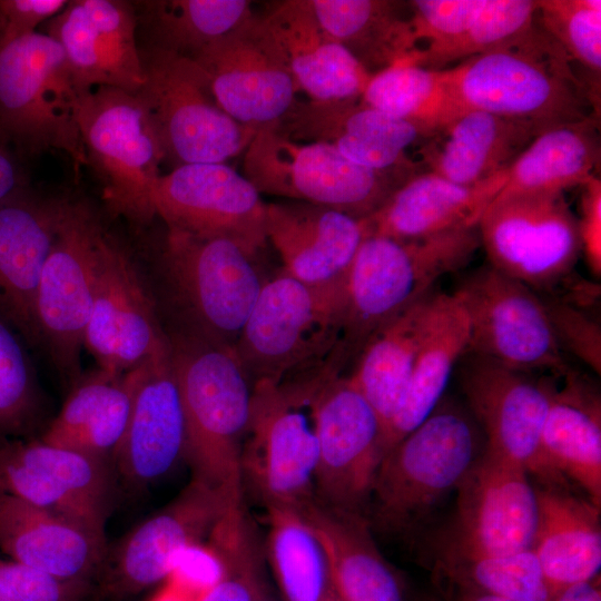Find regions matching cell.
<instances>
[{"label":"cell","mask_w":601,"mask_h":601,"mask_svg":"<svg viewBox=\"0 0 601 601\" xmlns=\"http://www.w3.org/2000/svg\"><path fill=\"white\" fill-rule=\"evenodd\" d=\"M334 372L326 365L282 383L253 384L240 469L243 483L266 508L299 510L316 496V402Z\"/></svg>","instance_id":"8992f818"},{"label":"cell","mask_w":601,"mask_h":601,"mask_svg":"<svg viewBox=\"0 0 601 601\" xmlns=\"http://www.w3.org/2000/svg\"><path fill=\"white\" fill-rule=\"evenodd\" d=\"M469 341V319L461 303L452 293L435 292L405 395L381 440L382 459L444 397Z\"/></svg>","instance_id":"836d02e7"},{"label":"cell","mask_w":601,"mask_h":601,"mask_svg":"<svg viewBox=\"0 0 601 601\" xmlns=\"http://www.w3.org/2000/svg\"><path fill=\"white\" fill-rule=\"evenodd\" d=\"M168 343L184 410V460L194 480L240 504V456L253 384L235 347L189 331Z\"/></svg>","instance_id":"7a4b0ae2"},{"label":"cell","mask_w":601,"mask_h":601,"mask_svg":"<svg viewBox=\"0 0 601 601\" xmlns=\"http://www.w3.org/2000/svg\"><path fill=\"white\" fill-rule=\"evenodd\" d=\"M91 581L63 579L0 556V601H86Z\"/></svg>","instance_id":"c3c4849f"},{"label":"cell","mask_w":601,"mask_h":601,"mask_svg":"<svg viewBox=\"0 0 601 601\" xmlns=\"http://www.w3.org/2000/svg\"><path fill=\"white\" fill-rule=\"evenodd\" d=\"M42 414V396L19 333L0 315V439L32 431Z\"/></svg>","instance_id":"bcb514c9"},{"label":"cell","mask_w":601,"mask_h":601,"mask_svg":"<svg viewBox=\"0 0 601 601\" xmlns=\"http://www.w3.org/2000/svg\"><path fill=\"white\" fill-rule=\"evenodd\" d=\"M415 169L376 170L331 146L299 142L262 126L245 151L244 176L259 194L324 206L357 220L374 214Z\"/></svg>","instance_id":"9c48e42d"},{"label":"cell","mask_w":601,"mask_h":601,"mask_svg":"<svg viewBox=\"0 0 601 601\" xmlns=\"http://www.w3.org/2000/svg\"><path fill=\"white\" fill-rule=\"evenodd\" d=\"M106 234L90 207L70 200L38 284V345L70 388L82 376L80 353Z\"/></svg>","instance_id":"4fadbf2b"},{"label":"cell","mask_w":601,"mask_h":601,"mask_svg":"<svg viewBox=\"0 0 601 601\" xmlns=\"http://www.w3.org/2000/svg\"><path fill=\"white\" fill-rule=\"evenodd\" d=\"M257 601H273L272 599H269L267 597V594L265 593L260 599H258Z\"/></svg>","instance_id":"680465c9"},{"label":"cell","mask_w":601,"mask_h":601,"mask_svg":"<svg viewBox=\"0 0 601 601\" xmlns=\"http://www.w3.org/2000/svg\"><path fill=\"white\" fill-rule=\"evenodd\" d=\"M191 59L221 109L240 124L276 122L296 101L298 87L260 17L254 14Z\"/></svg>","instance_id":"44dd1931"},{"label":"cell","mask_w":601,"mask_h":601,"mask_svg":"<svg viewBox=\"0 0 601 601\" xmlns=\"http://www.w3.org/2000/svg\"><path fill=\"white\" fill-rule=\"evenodd\" d=\"M504 183L505 171L474 186L430 171L414 174L362 220L365 235L408 240L477 227Z\"/></svg>","instance_id":"f1b7e54d"},{"label":"cell","mask_w":601,"mask_h":601,"mask_svg":"<svg viewBox=\"0 0 601 601\" xmlns=\"http://www.w3.org/2000/svg\"><path fill=\"white\" fill-rule=\"evenodd\" d=\"M465 405L486 437L487 449L520 463L542 487L566 489L541 449V433L549 405V375L505 367L466 352L457 366Z\"/></svg>","instance_id":"9a60e30c"},{"label":"cell","mask_w":601,"mask_h":601,"mask_svg":"<svg viewBox=\"0 0 601 601\" xmlns=\"http://www.w3.org/2000/svg\"><path fill=\"white\" fill-rule=\"evenodd\" d=\"M485 0H414L410 22L418 43L437 47L462 35L475 20Z\"/></svg>","instance_id":"f907efd6"},{"label":"cell","mask_w":601,"mask_h":601,"mask_svg":"<svg viewBox=\"0 0 601 601\" xmlns=\"http://www.w3.org/2000/svg\"><path fill=\"white\" fill-rule=\"evenodd\" d=\"M257 255L229 238L167 229L162 265L189 332L235 347L267 279Z\"/></svg>","instance_id":"30bf717a"},{"label":"cell","mask_w":601,"mask_h":601,"mask_svg":"<svg viewBox=\"0 0 601 601\" xmlns=\"http://www.w3.org/2000/svg\"><path fill=\"white\" fill-rule=\"evenodd\" d=\"M439 568L463 590L509 601H551L552 593L532 549L504 554L443 551Z\"/></svg>","instance_id":"7bdbcfd3"},{"label":"cell","mask_w":601,"mask_h":601,"mask_svg":"<svg viewBox=\"0 0 601 601\" xmlns=\"http://www.w3.org/2000/svg\"><path fill=\"white\" fill-rule=\"evenodd\" d=\"M381 435L380 420L367 400L348 376L332 373L316 402L319 501L364 514L382 461Z\"/></svg>","instance_id":"ac0fdd59"},{"label":"cell","mask_w":601,"mask_h":601,"mask_svg":"<svg viewBox=\"0 0 601 601\" xmlns=\"http://www.w3.org/2000/svg\"><path fill=\"white\" fill-rule=\"evenodd\" d=\"M275 129L290 140L319 142L348 160L376 170L415 169L406 149L427 138L417 126L358 99L296 100Z\"/></svg>","instance_id":"d4e9b609"},{"label":"cell","mask_w":601,"mask_h":601,"mask_svg":"<svg viewBox=\"0 0 601 601\" xmlns=\"http://www.w3.org/2000/svg\"><path fill=\"white\" fill-rule=\"evenodd\" d=\"M268 558L285 601L335 597L323 545L298 510L268 506Z\"/></svg>","instance_id":"60d3db41"},{"label":"cell","mask_w":601,"mask_h":601,"mask_svg":"<svg viewBox=\"0 0 601 601\" xmlns=\"http://www.w3.org/2000/svg\"><path fill=\"white\" fill-rule=\"evenodd\" d=\"M144 82L135 92L174 168L226 162L246 150L260 127L244 125L218 105L207 76L190 58L139 49Z\"/></svg>","instance_id":"ba28073f"},{"label":"cell","mask_w":601,"mask_h":601,"mask_svg":"<svg viewBox=\"0 0 601 601\" xmlns=\"http://www.w3.org/2000/svg\"><path fill=\"white\" fill-rule=\"evenodd\" d=\"M78 127L91 165L102 184L110 213L135 224L155 216L154 186L164 157L135 92L98 87L78 105Z\"/></svg>","instance_id":"8fae6325"},{"label":"cell","mask_w":601,"mask_h":601,"mask_svg":"<svg viewBox=\"0 0 601 601\" xmlns=\"http://www.w3.org/2000/svg\"><path fill=\"white\" fill-rule=\"evenodd\" d=\"M457 601H509L499 597L475 592L471 590L461 589L460 598Z\"/></svg>","instance_id":"6f0895ef"},{"label":"cell","mask_w":601,"mask_h":601,"mask_svg":"<svg viewBox=\"0 0 601 601\" xmlns=\"http://www.w3.org/2000/svg\"><path fill=\"white\" fill-rule=\"evenodd\" d=\"M328 35L370 75L410 59L418 49L405 4L391 0H311Z\"/></svg>","instance_id":"f35d334b"},{"label":"cell","mask_w":601,"mask_h":601,"mask_svg":"<svg viewBox=\"0 0 601 601\" xmlns=\"http://www.w3.org/2000/svg\"><path fill=\"white\" fill-rule=\"evenodd\" d=\"M434 294L435 289L380 325L364 343L348 375L375 411L381 440L405 395Z\"/></svg>","instance_id":"8d00e7d4"},{"label":"cell","mask_w":601,"mask_h":601,"mask_svg":"<svg viewBox=\"0 0 601 601\" xmlns=\"http://www.w3.org/2000/svg\"><path fill=\"white\" fill-rule=\"evenodd\" d=\"M107 548L106 538L0 491V552L10 560L95 582Z\"/></svg>","instance_id":"1f68e13d"},{"label":"cell","mask_w":601,"mask_h":601,"mask_svg":"<svg viewBox=\"0 0 601 601\" xmlns=\"http://www.w3.org/2000/svg\"><path fill=\"white\" fill-rule=\"evenodd\" d=\"M69 203L26 187L0 200V315L29 344L38 345V284Z\"/></svg>","instance_id":"484cf974"},{"label":"cell","mask_w":601,"mask_h":601,"mask_svg":"<svg viewBox=\"0 0 601 601\" xmlns=\"http://www.w3.org/2000/svg\"><path fill=\"white\" fill-rule=\"evenodd\" d=\"M346 311V279L309 285L280 273L267 278L235 352L252 384L282 383L333 362Z\"/></svg>","instance_id":"5b68a950"},{"label":"cell","mask_w":601,"mask_h":601,"mask_svg":"<svg viewBox=\"0 0 601 601\" xmlns=\"http://www.w3.org/2000/svg\"><path fill=\"white\" fill-rule=\"evenodd\" d=\"M535 20L571 61H577L600 80V0H539Z\"/></svg>","instance_id":"7dc6e473"},{"label":"cell","mask_w":601,"mask_h":601,"mask_svg":"<svg viewBox=\"0 0 601 601\" xmlns=\"http://www.w3.org/2000/svg\"><path fill=\"white\" fill-rule=\"evenodd\" d=\"M43 24L45 33L60 45L82 93L98 87L136 92L141 87L138 16L130 2L71 0Z\"/></svg>","instance_id":"cb8c5ba5"},{"label":"cell","mask_w":601,"mask_h":601,"mask_svg":"<svg viewBox=\"0 0 601 601\" xmlns=\"http://www.w3.org/2000/svg\"><path fill=\"white\" fill-rule=\"evenodd\" d=\"M208 541L225 564V574L201 601H257L265 592L256 539L243 504L228 509Z\"/></svg>","instance_id":"f6af8a7d"},{"label":"cell","mask_w":601,"mask_h":601,"mask_svg":"<svg viewBox=\"0 0 601 601\" xmlns=\"http://www.w3.org/2000/svg\"><path fill=\"white\" fill-rule=\"evenodd\" d=\"M580 215L577 217L581 254L594 276L601 275V180L593 176L581 186Z\"/></svg>","instance_id":"db71d44e"},{"label":"cell","mask_w":601,"mask_h":601,"mask_svg":"<svg viewBox=\"0 0 601 601\" xmlns=\"http://www.w3.org/2000/svg\"><path fill=\"white\" fill-rule=\"evenodd\" d=\"M134 368L125 374L101 370L82 375L40 441L110 463L130 414Z\"/></svg>","instance_id":"d590c367"},{"label":"cell","mask_w":601,"mask_h":601,"mask_svg":"<svg viewBox=\"0 0 601 601\" xmlns=\"http://www.w3.org/2000/svg\"><path fill=\"white\" fill-rule=\"evenodd\" d=\"M83 347L98 368L125 374L168 347L152 300L130 256L106 234Z\"/></svg>","instance_id":"7402d4cb"},{"label":"cell","mask_w":601,"mask_h":601,"mask_svg":"<svg viewBox=\"0 0 601 601\" xmlns=\"http://www.w3.org/2000/svg\"><path fill=\"white\" fill-rule=\"evenodd\" d=\"M544 127L482 110H464L436 129L420 150L427 171L474 186L508 170Z\"/></svg>","instance_id":"f546056e"},{"label":"cell","mask_w":601,"mask_h":601,"mask_svg":"<svg viewBox=\"0 0 601 601\" xmlns=\"http://www.w3.org/2000/svg\"><path fill=\"white\" fill-rule=\"evenodd\" d=\"M477 229L487 264L538 294H558L575 280L581 240L564 191L495 197Z\"/></svg>","instance_id":"7c38bea8"},{"label":"cell","mask_w":601,"mask_h":601,"mask_svg":"<svg viewBox=\"0 0 601 601\" xmlns=\"http://www.w3.org/2000/svg\"><path fill=\"white\" fill-rule=\"evenodd\" d=\"M455 491L453 533L445 551L486 555L532 549L536 493L520 463L485 447Z\"/></svg>","instance_id":"d6986e66"},{"label":"cell","mask_w":601,"mask_h":601,"mask_svg":"<svg viewBox=\"0 0 601 601\" xmlns=\"http://www.w3.org/2000/svg\"><path fill=\"white\" fill-rule=\"evenodd\" d=\"M597 116L543 129L505 171L496 197L564 191L582 186L600 167Z\"/></svg>","instance_id":"74e56055"},{"label":"cell","mask_w":601,"mask_h":601,"mask_svg":"<svg viewBox=\"0 0 601 601\" xmlns=\"http://www.w3.org/2000/svg\"><path fill=\"white\" fill-rule=\"evenodd\" d=\"M236 505L191 479L170 503L108 545L93 582V597L118 601L168 578L177 554L201 543L219 518Z\"/></svg>","instance_id":"2e32d148"},{"label":"cell","mask_w":601,"mask_h":601,"mask_svg":"<svg viewBox=\"0 0 601 601\" xmlns=\"http://www.w3.org/2000/svg\"><path fill=\"white\" fill-rule=\"evenodd\" d=\"M571 62L535 22L499 48L439 70L460 114L482 110L548 128L597 116V95Z\"/></svg>","instance_id":"6da1fadb"},{"label":"cell","mask_w":601,"mask_h":601,"mask_svg":"<svg viewBox=\"0 0 601 601\" xmlns=\"http://www.w3.org/2000/svg\"><path fill=\"white\" fill-rule=\"evenodd\" d=\"M66 0H0V51L16 40L36 32L58 14Z\"/></svg>","instance_id":"f5cc1de1"},{"label":"cell","mask_w":601,"mask_h":601,"mask_svg":"<svg viewBox=\"0 0 601 601\" xmlns=\"http://www.w3.org/2000/svg\"><path fill=\"white\" fill-rule=\"evenodd\" d=\"M298 511L323 545L337 601H403L401 583L364 514L332 508L316 496Z\"/></svg>","instance_id":"d6a6232c"},{"label":"cell","mask_w":601,"mask_h":601,"mask_svg":"<svg viewBox=\"0 0 601 601\" xmlns=\"http://www.w3.org/2000/svg\"><path fill=\"white\" fill-rule=\"evenodd\" d=\"M479 426L467 408L443 397L382 459L368 499L371 526L408 534L426 520L479 455Z\"/></svg>","instance_id":"277c9868"},{"label":"cell","mask_w":601,"mask_h":601,"mask_svg":"<svg viewBox=\"0 0 601 601\" xmlns=\"http://www.w3.org/2000/svg\"><path fill=\"white\" fill-rule=\"evenodd\" d=\"M139 3L138 22L148 33V46L190 59L254 16L252 2L247 0H151Z\"/></svg>","instance_id":"ab89813d"},{"label":"cell","mask_w":601,"mask_h":601,"mask_svg":"<svg viewBox=\"0 0 601 601\" xmlns=\"http://www.w3.org/2000/svg\"><path fill=\"white\" fill-rule=\"evenodd\" d=\"M152 204L167 229L229 238L258 253L266 245V203L225 162L184 165L160 175Z\"/></svg>","instance_id":"ffe728a7"},{"label":"cell","mask_w":601,"mask_h":601,"mask_svg":"<svg viewBox=\"0 0 601 601\" xmlns=\"http://www.w3.org/2000/svg\"><path fill=\"white\" fill-rule=\"evenodd\" d=\"M361 100L417 126L427 138L460 114L452 101L442 71L407 60L373 75Z\"/></svg>","instance_id":"b9f144b4"},{"label":"cell","mask_w":601,"mask_h":601,"mask_svg":"<svg viewBox=\"0 0 601 601\" xmlns=\"http://www.w3.org/2000/svg\"><path fill=\"white\" fill-rule=\"evenodd\" d=\"M481 248L477 227L421 239L365 235L346 278V311L336 351L343 368L384 322L463 269Z\"/></svg>","instance_id":"3957f363"},{"label":"cell","mask_w":601,"mask_h":601,"mask_svg":"<svg viewBox=\"0 0 601 601\" xmlns=\"http://www.w3.org/2000/svg\"><path fill=\"white\" fill-rule=\"evenodd\" d=\"M535 12L533 0H485L462 35L437 47L420 48L407 61L439 70L489 52L531 29Z\"/></svg>","instance_id":"ee69618b"},{"label":"cell","mask_w":601,"mask_h":601,"mask_svg":"<svg viewBox=\"0 0 601 601\" xmlns=\"http://www.w3.org/2000/svg\"><path fill=\"white\" fill-rule=\"evenodd\" d=\"M260 18L308 99L362 97L372 75L328 35L311 0L276 2Z\"/></svg>","instance_id":"83f0119b"},{"label":"cell","mask_w":601,"mask_h":601,"mask_svg":"<svg viewBox=\"0 0 601 601\" xmlns=\"http://www.w3.org/2000/svg\"><path fill=\"white\" fill-rule=\"evenodd\" d=\"M562 352H568L591 371L601 373V327L588 308L560 296L539 294Z\"/></svg>","instance_id":"681fc988"},{"label":"cell","mask_w":601,"mask_h":601,"mask_svg":"<svg viewBox=\"0 0 601 601\" xmlns=\"http://www.w3.org/2000/svg\"><path fill=\"white\" fill-rule=\"evenodd\" d=\"M265 234L282 269L309 285L344 282L365 236L362 220L297 200L266 204Z\"/></svg>","instance_id":"4316f807"},{"label":"cell","mask_w":601,"mask_h":601,"mask_svg":"<svg viewBox=\"0 0 601 601\" xmlns=\"http://www.w3.org/2000/svg\"><path fill=\"white\" fill-rule=\"evenodd\" d=\"M0 491L106 538L116 485L107 461L40 440L0 439Z\"/></svg>","instance_id":"e0dca14e"},{"label":"cell","mask_w":601,"mask_h":601,"mask_svg":"<svg viewBox=\"0 0 601 601\" xmlns=\"http://www.w3.org/2000/svg\"><path fill=\"white\" fill-rule=\"evenodd\" d=\"M79 90L60 45L33 32L0 51V141L20 154H66L88 166L78 127Z\"/></svg>","instance_id":"52a82bcc"},{"label":"cell","mask_w":601,"mask_h":601,"mask_svg":"<svg viewBox=\"0 0 601 601\" xmlns=\"http://www.w3.org/2000/svg\"><path fill=\"white\" fill-rule=\"evenodd\" d=\"M541 449L551 469L601 506V398L593 381L574 368L549 375Z\"/></svg>","instance_id":"4dcf8cb0"},{"label":"cell","mask_w":601,"mask_h":601,"mask_svg":"<svg viewBox=\"0 0 601 601\" xmlns=\"http://www.w3.org/2000/svg\"><path fill=\"white\" fill-rule=\"evenodd\" d=\"M134 372L130 414L110 467L116 493L137 496L184 459L185 418L169 343Z\"/></svg>","instance_id":"603a6c76"},{"label":"cell","mask_w":601,"mask_h":601,"mask_svg":"<svg viewBox=\"0 0 601 601\" xmlns=\"http://www.w3.org/2000/svg\"><path fill=\"white\" fill-rule=\"evenodd\" d=\"M538 519L532 550L552 597L599 577L600 508L569 489H535Z\"/></svg>","instance_id":"e575fe53"},{"label":"cell","mask_w":601,"mask_h":601,"mask_svg":"<svg viewBox=\"0 0 601 601\" xmlns=\"http://www.w3.org/2000/svg\"><path fill=\"white\" fill-rule=\"evenodd\" d=\"M21 168L6 144L0 141V200L24 188Z\"/></svg>","instance_id":"11a10c76"},{"label":"cell","mask_w":601,"mask_h":601,"mask_svg":"<svg viewBox=\"0 0 601 601\" xmlns=\"http://www.w3.org/2000/svg\"><path fill=\"white\" fill-rule=\"evenodd\" d=\"M327 601H337L335 597L328 599Z\"/></svg>","instance_id":"91938a15"},{"label":"cell","mask_w":601,"mask_h":601,"mask_svg":"<svg viewBox=\"0 0 601 601\" xmlns=\"http://www.w3.org/2000/svg\"><path fill=\"white\" fill-rule=\"evenodd\" d=\"M551 601H601L600 575L558 591Z\"/></svg>","instance_id":"9f6ffc18"},{"label":"cell","mask_w":601,"mask_h":601,"mask_svg":"<svg viewBox=\"0 0 601 601\" xmlns=\"http://www.w3.org/2000/svg\"><path fill=\"white\" fill-rule=\"evenodd\" d=\"M224 574L225 564L218 552L210 544L201 543L181 550L170 573L184 588L199 592L201 598L221 581Z\"/></svg>","instance_id":"816d5d0a"},{"label":"cell","mask_w":601,"mask_h":601,"mask_svg":"<svg viewBox=\"0 0 601 601\" xmlns=\"http://www.w3.org/2000/svg\"><path fill=\"white\" fill-rule=\"evenodd\" d=\"M452 294L470 329L467 352L525 373L561 376L572 367L536 292L490 264L465 274Z\"/></svg>","instance_id":"5bb4252c"}]
</instances>
